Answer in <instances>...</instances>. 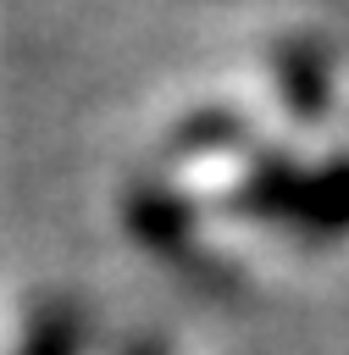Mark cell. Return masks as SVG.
<instances>
[{
    "label": "cell",
    "instance_id": "obj_2",
    "mask_svg": "<svg viewBox=\"0 0 349 355\" xmlns=\"http://www.w3.org/2000/svg\"><path fill=\"white\" fill-rule=\"evenodd\" d=\"M271 78L294 122H321L332 105V61L310 39H288L271 50Z\"/></svg>",
    "mask_w": 349,
    "mask_h": 355
},
{
    "label": "cell",
    "instance_id": "obj_6",
    "mask_svg": "<svg viewBox=\"0 0 349 355\" xmlns=\"http://www.w3.org/2000/svg\"><path fill=\"white\" fill-rule=\"evenodd\" d=\"M122 355H166V344H155V338H133Z\"/></svg>",
    "mask_w": 349,
    "mask_h": 355
},
{
    "label": "cell",
    "instance_id": "obj_5",
    "mask_svg": "<svg viewBox=\"0 0 349 355\" xmlns=\"http://www.w3.org/2000/svg\"><path fill=\"white\" fill-rule=\"evenodd\" d=\"M249 139L244 116L233 111H199L177 128V155H222V150H238Z\"/></svg>",
    "mask_w": 349,
    "mask_h": 355
},
{
    "label": "cell",
    "instance_id": "obj_3",
    "mask_svg": "<svg viewBox=\"0 0 349 355\" xmlns=\"http://www.w3.org/2000/svg\"><path fill=\"white\" fill-rule=\"evenodd\" d=\"M127 227H133V239L150 244V250H177V244H188V233H194V211H188L183 194H172V189H161V183H144V189L127 200Z\"/></svg>",
    "mask_w": 349,
    "mask_h": 355
},
{
    "label": "cell",
    "instance_id": "obj_1",
    "mask_svg": "<svg viewBox=\"0 0 349 355\" xmlns=\"http://www.w3.org/2000/svg\"><path fill=\"white\" fill-rule=\"evenodd\" d=\"M227 205L249 222L299 233L310 244L343 239L349 233V155L321 161V166H305V161L277 155V150L255 155L244 166V178L233 183Z\"/></svg>",
    "mask_w": 349,
    "mask_h": 355
},
{
    "label": "cell",
    "instance_id": "obj_4",
    "mask_svg": "<svg viewBox=\"0 0 349 355\" xmlns=\"http://www.w3.org/2000/svg\"><path fill=\"white\" fill-rule=\"evenodd\" d=\"M83 349H89V322L72 300H44L28 316L22 338L11 344V355H83Z\"/></svg>",
    "mask_w": 349,
    "mask_h": 355
}]
</instances>
